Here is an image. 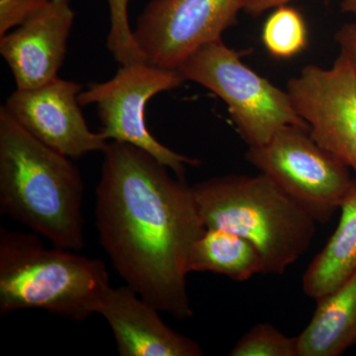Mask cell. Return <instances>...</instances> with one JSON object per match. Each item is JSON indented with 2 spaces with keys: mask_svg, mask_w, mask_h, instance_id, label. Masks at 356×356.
<instances>
[{
  "mask_svg": "<svg viewBox=\"0 0 356 356\" xmlns=\"http://www.w3.org/2000/svg\"><path fill=\"white\" fill-rule=\"evenodd\" d=\"M103 154L95 207L100 245L145 301L178 320L193 317L189 257L207 229L191 186L128 143L113 140Z\"/></svg>",
  "mask_w": 356,
  "mask_h": 356,
  "instance_id": "obj_1",
  "label": "cell"
},
{
  "mask_svg": "<svg viewBox=\"0 0 356 356\" xmlns=\"http://www.w3.org/2000/svg\"><path fill=\"white\" fill-rule=\"evenodd\" d=\"M84 185L65 154L40 142L0 108V212L55 248H84Z\"/></svg>",
  "mask_w": 356,
  "mask_h": 356,
  "instance_id": "obj_2",
  "label": "cell"
},
{
  "mask_svg": "<svg viewBox=\"0 0 356 356\" xmlns=\"http://www.w3.org/2000/svg\"><path fill=\"white\" fill-rule=\"evenodd\" d=\"M206 229L243 236L257 248L266 275H282L311 247L317 224L273 179L229 175L191 186Z\"/></svg>",
  "mask_w": 356,
  "mask_h": 356,
  "instance_id": "obj_3",
  "label": "cell"
},
{
  "mask_svg": "<svg viewBox=\"0 0 356 356\" xmlns=\"http://www.w3.org/2000/svg\"><path fill=\"white\" fill-rule=\"evenodd\" d=\"M109 287L102 259L46 248L35 233L0 229V315L41 309L81 322L97 313Z\"/></svg>",
  "mask_w": 356,
  "mask_h": 356,
  "instance_id": "obj_4",
  "label": "cell"
},
{
  "mask_svg": "<svg viewBox=\"0 0 356 356\" xmlns=\"http://www.w3.org/2000/svg\"><path fill=\"white\" fill-rule=\"evenodd\" d=\"M241 56L219 39L201 46L177 70L185 81L209 89L228 105L232 120L248 147L264 146L289 126L309 129L287 91L250 69Z\"/></svg>",
  "mask_w": 356,
  "mask_h": 356,
  "instance_id": "obj_5",
  "label": "cell"
},
{
  "mask_svg": "<svg viewBox=\"0 0 356 356\" xmlns=\"http://www.w3.org/2000/svg\"><path fill=\"white\" fill-rule=\"evenodd\" d=\"M245 159L318 224L332 219L355 184L350 168L320 146L308 128H283L264 146L248 147Z\"/></svg>",
  "mask_w": 356,
  "mask_h": 356,
  "instance_id": "obj_6",
  "label": "cell"
},
{
  "mask_svg": "<svg viewBox=\"0 0 356 356\" xmlns=\"http://www.w3.org/2000/svg\"><path fill=\"white\" fill-rule=\"evenodd\" d=\"M184 79L178 70L154 67L147 63L121 65L104 83H92L79 95V104H95L102 122L100 133L106 140L128 143L144 149L168 166L175 177L184 178L187 166L201 161L175 153L149 133L146 122L147 102L159 93L181 86Z\"/></svg>",
  "mask_w": 356,
  "mask_h": 356,
  "instance_id": "obj_7",
  "label": "cell"
},
{
  "mask_svg": "<svg viewBox=\"0 0 356 356\" xmlns=\"http://www.w3.org/2000/svg\"><path fill=\"white\" fill-rule=\"evenodd\" d=\"M247 2L151 0L138 17L134 37L147 64L177 70L201 46L222 39Z\"/></svg>",
  "mask_w": 356,
  "mask_h": 356,
  "instance_id": "obj_8",
  "label": "cell"
},
{
  "mask_svg": "<svg viewBox=\"0 0 356 356\" xmlns=\"http://www.w3.org/2000/svg\"><path fill=\"white\" fill-rule=\"evenodd\" d=\"M286 91L311 137L356 173V76L350 60L339 53L330 69L307 65Z\"/></svg>",
  "mask_w": 356,
  "mask_h": 356,
  "instance_id": "obj_9",
  "label": "cell"
},
{
  "mask_svg": "<svg viewBox=\"0 0 356 356\" xmlns=\"http://www.w3.org/2000/svg\"><path fill=\"white\" fill-rule=\"evenodd\" d=\"M83 86L57 76L31 89H16L4 108L33 137L46 146L77 159L104 152L107 140L91 132L79 102Z\"/></svg>",
  "mask_w": 356,
  "mask_h": 356,
  "instance_id": "obj_10",
  "label": "cell"
},
{
  "mask_svg": "<svg viewBox=\"0 0 356 356\" xmlns=\"http://www.w3.org/2000/svg\"><path fill=\"white\" fill-rule=\"evenodd\" d=\"M74 17L70 0H49L22 25L0 37V54L17 88H38L58 76Z\"/></svg>",
  "mask_w": 356,
  "mask_h": 356,
  "instance_id": "obj_11",
  "label": "cell"
},
{
  "mask_svg": "<svg viewBox=\"0 0 356 356\" xmlns=\"http://www.w3.org/2000/svg\"><path fill=\"white\" fill-rule=\"evenodd\" d=\"M159 310L132 288L109 287L97 313L113 332L121 356H201L202 348L163 322Z\"/></svg>",
  "mask_w": 356,
  "mask_h": 356,
  "instance_id": "obj_12",
  "label": "cell"
},
{
  "mask_svg": "<svg viewBox=\"0 0 356 356\" xmlns=\"http://www.w3.org/2000/svg\"><path fill=\"white\" fill-rule=\"evenodd\" d=\"M298 337L299 356H339L356 346V270L323 298Z\"/></svg>",
  "mask_w": 356,
  "mask_h": 356,
  "instance_id": "obj_13",
  "label": "cell"
},
{
  "mask_svg": "<svg viewBox=\"0 0 356 356\" xmlns=\"http://www.w3.org/2000/svg\"><path fill=\"white\" fill-rule=\"evenodd\" d=\"M339 225L302 278L309 298H323L343 284L356 270V178L341 207Z\"/></svg>",
  "mask_w": 356,
  "mask_h": 356,
  "instance_id": "obj_14",
  "label": "cell"
},
{
  "mask_svg": "<svg viewBox=\"0 0 356 356\" xmlns=\"http://www.w3.org/2000/svg\"><path fill=\"white\" fill-rule=\"evenodd\" d=\"M188 270L209 271L243 282L264 273V262L257 248L243 236L207 229L192 248Z\"/></svg>",
  "mask_w": 356,
  "mask_h": 356,
  "instance_id": "obj_15",
  "label": "cell"
},
{
  "mask_svg": "<svg viewBox=\"0 0 356 356\" xmlns=\"http://www.w3.org/2000/svg\"><path fill=\"white\" fill-rule=\"evenodd\" d=\"M262 42L274 58H290L298 55L308 44V30L303 16L293 7H276L264 22Z\"/></svg>",
  "mask_w": 356,
  "mask_h": 356,
  "instance_id": "obj_16",
  "label": "cell"
},
{
  "mask_svg": "<svg viewBox=\"0 0 356 356\" xmlns=\"http://www.w3.org/2000/svg\"><path fill=\"white\" fill-rule=\"evenodd\" d=\"M231 356H299L298 337H289L268 323L248 330L229 353Z\"/></svg>",
  "mask_w": 356,
  "mask_h": 356,
  "instance_id": "obj_17",
  "label": "cell"
},
{
  "mask_svg": "<svg viewBox=\"0 0 356 356\" xmlns=\"http://www.w3.org/2000/svg\"><path fill=\"white\" fill-rule=\"evenodd\" d=\"M129 1L130 0H107L111 20L107 49L120 65L147 63L129 23Z\"/></svg>",
  "mask_w": 356,
  "mask_h": 356,
  "instance_id": "obj_18",
  "label": "cell"
},
{
  "mask_svg": "<svg viewBox=\"0 0 356 356\" xmlns=\"http://www.w3.org/2000/svg\"><path fill=\"white\" fill-rule=\"evenodd\" d=\"M49 0H0V37L19 27Z\"/></svg>",
  "mask_w": 356,
  "mask_h": 356,
  "instance_id": "obj_19",
  "label": "cell"
},
{
  "mask_svg": "<svg viewBox=\"0 0 356 356\" xmlns=\"http://www.w3.org/2000/svg\"><path fill=\"white\" fill-rule=\"evenodd\" d=\"M334 39L339 47V53L350 60L356 76V24L346 23L337 30Z\"/></svg>",
  "mask_w": 356,
  "mask_h": 356,
  "instance_id": "obj_20",
  "label": "cell"
},
{
  "mask_svg": "<svg viewBox=\"0 0 356 356\" xmlns=\"http://www.w3.org/2000/svg\"><path fill=\"white\" fill-rule=\"evenodd\" d=\"M290 1H293V0H248L243 11L248 15L257 17L269 9L286 6Z\"/></svg>",
  "mask_w": 356,
  "mask_h": 356,
  "instance_id": "obj_21",
  "label": "cell"
},
{
  "mask_svg": "<svg viewBox=\"0 0 356 356\" xmlns=\"http://www.w3.org/2000/svg\"><path fill=\"white\" fill-rule=\"evenodd\" d=\"M343 13L353 14L356 17V0H341Z\"/></svg>",
  "mask_w": 356,
  "mask_h": 356,
  "instance_id": "obj_22",
  "label": "cell"
}]
</instances>
